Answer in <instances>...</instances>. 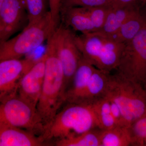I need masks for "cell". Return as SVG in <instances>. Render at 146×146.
Listing matches in <instances>:
<instances>
[{
  "mask_svg": "<svg viewBox=\"0 0 146 146\" xmlns=\"http://www.w3.org/2000/svg\"><path fill=\"white\" fill-rule=\"evenodd\" d=\"M47 41L44 78L36 106L44 128L52 121L65 103L66 91L64 72L52 34Z\"/></svg>",
  "mask_w": 146,
  "mask_h": 146,
  "instance_id": "1",
  "label": "cell"
},
{
  "mask_svg": "<svg viewBox=\"0 0 146 146\" xmlns=\"http://www.w3.org/2000/svg\"><path fill=\"white\" fill-rule=\"evenodd\" d=\"M97 128H99L98 123L93 104L67 103L45 127L40 136L48 143L76 136Z\"/></svg>",
  "mask_w": 146,
  "mask_h": 146,
  "instance_id": "2",
  "label": "cell"
},
{
  "mask_svg": "<svg viewBox=\"0 0 146 146\" xmlns=\"http://www.w3.org/2000/svg\"><path fill=\"white\" fill-rule=\"evenodd\" d=\"M75 41L82 57L97 69L109 73L117 68L125 44L98 31L75 35Z\"/></svg>",
  "mask_w": 146,
  "mask_h": 146,
  "instance_id": "3",
  "label": "cell"
},
{
  "mask_svg": "<svg viewBox=\"0 0 146 146\" xmlns=\"http://www.w3.org/2000/svg\"><path fill=\"white\" fill-rule=\"evenodd\" d=\"M106 96L117 105L128 127L146 113V92L142 84L117 72L110 74Z\"/></svg>",
  "mask_w": 146,
  "mask_h": 146,
  "instance_id": "4",
  "label": "cell"
},
{
  "mask_svg": "<svg viewBox=\"0 0 146 146\" xmlns=\"http://www.w3.org/2000/svg\"><path fill=\"white\" fill-rule=\"evenodd\" d=\"M55 29L49 11L41 20L28 24L19 34L0 44V62L22 58L42 45Z\"/></svg>",
  "mask_w": 146,
  "mask_h": 146,
  "instance_id": "5",
  "label": "cell"
},
{
  "mask_svg": "<svg viewBox=\"0 0 146 146\" xmlns=\"http://www.w3.org/2000/svg\"><path fill=\"white\" fill-rule=\"evenodd\" d=\"M0 122L26 129L38 136L44 128L36 108L18 94L0 101Z\"/></svg>",
  "mask_w": 146,
  "mask_h": 146,
  "instance_id": "6",
  "label": "cell"
},
{
  "mask_svg": "<svg viewBox=\"0 0 146 146\" xmlns=\"http://www.w3.org/2000/svg\"><path fill=\"white\" fill-rule=\"evenodd\" d=\"M126 78L142 84L146 78V26L125 44L117 69Z\"/></svg>",
  "mask_w": 146,
  "mask_h": 146,
  "instance_id": "7",
  "label": "cell"
},
{
  "mask_svg": "<svg viewBox=\"0 0 146 146\" xmlns=\"http://www.w3.org/2000/svg\"><path fill=\"white\" fill-rule=\"evenodd\" d=\"M52 35L63 68L67 91L82 56L76 44L75 34L70 28L60 23L53 31Z\"/></svg>",
  "mask_w": 146,
  "mask_h": 146,
  "instance_id": "8",
  "label": "cell"
},
{
  "mask_svg": "<svg viewBox=\"0 0 146 146\" xmlns=\"http://www.w3.org/2000/svg\"><path fill=\"white\" fill-rule=\"evenodd\" d=\"M35 59H9L0 62V101L18 94L20 80Z\"/></svg>",
  "mask_w": 146,
  "mask_h": 146,
  "instance_id": "9",
  "label": "cell"
},
{
  "mask_svg": "<svg viewBox=\"0 0 146 146\" xmlns=\"http://www.w3.org/2000/svg\"><path fill=\"white\" fill-rule=\"evenodd\" d=\"M45 60V54L35 60L21 78L18 86V96L36 109L44 78Z\"/></svg>",
  "mask_w": 146,
  "mask_h": 146,
  "instance_id": "10",
  "label": "cell"
},
{
  "mask_svg": "<svg viewBox=\"0 0 146 146\" xmlns=\"http://www.w3.org/2000/svg\"><path fill=\"white\" fill-rule=\"evenodd\" d=\"M28 23L22 0H4L0 11V44L11 38Z\"/></svg>",
  "mask_w": 146,
  "mask_h": 146,
  "instance_id": "11",
  "label": "cell"
},
{
  "mask_svg": "<svg viewBox=\"0 0 146 146\" xmlns=\"http://www.w3.org/2000/svg\"><path fill=\"white\" fill-rule=\"evenodd\" d=\"M50 144L26 129L0 122V146H43Z\"/></svg>",
  "mask_w": 146,
  "mask_h": 146,
  "instance_id": "12",
  "label": "cell"
},
{
  "mask_svg": "<svg viewBox=\"0 0 146 146\" xmlns=\"http://www.w3.org/2000/svg\"><path fill=\"white\" fill-rule=\"evenodd\" d=\"M96 68L82 56L66 91L65 103H81L86 87Z\"/></svg>",
  "mask_w": 146,
  "mask_h": 146,
  "instance_id": "13",
  "label": "cell"
},
{
  "mask_svg": "<svg viewBox=\"0 0 146 146\" xmlns=\"http://www.w3.org/2000/svg\"><path fill=\"white\" fill-rule=\"evenodd\" d=\"M63 25L82 34L95 32L86 7H72L60 10V21Z\"/></svg>",
  "mask_w": 146,
  "mask_h": 146,
  "instance_id": "14",
  "label": "cell"
},
{
  "mask_svg": "<svg viewBox=\"0 0 146 146\" xmlns=\"http://www.w3.org/2000/svg\"><path fill=\"white\" fill-rule=\"evenodd\" d=\"M110 74L96 68L86 87L81 103L93 104L106 96Z\"/></svg>",
  "mask_w": 146,
  "mask_h": 146,
  "instance_id": "15",
  "label": "cell"
},
{
  "mask_svg": "<svg viewBox=\"0 0 146 146\" xmlns=\"http://www.w3.org/2000/svg\"><path fill=\"white\" fill-rule=\"evenodd\" d=\"M138 10L139 9L134 4L111 7L103 27L98 32L107 36H111L115 34L123 24Z\"/></svg>",
  "mask_w": 146,
  "mask_h": 146,
  "instance_id": "16",
  "label": "cell"
},
{
  "mask_svg": "<svg viewBox=\"0 0 146 146\" xmlns=\"http://www.w3.org/2000/svg\"><path fill=\"white\" fill-rule=\"evenodd\" d=\"M146 26V16L139 10L128 19L115 34L108 36L117 42L126 44L133 39Z\"/></svg>",
  "mask_w": 146,
  "mask_h": 146,
  "instance_id": "17",
  "label": "cell"
},
{
  "mask_svg": "<svg viewBox=\"0 0 146 146\" xmlns=\"http://www.w3.org/2000/svg\"><path fill=\"white\" fill-rule=\"evenodd\" d=\"M132 146L129 127L116 126L107 130H102L100 146Z\"/></svg>",
  "mask_w": 146,
  "mask_h": 146,
  "instance_id": "18",
  "label": "cell"
},
{
  "mask_svg": "<svg viewBox=\"0 0 146 146\" xmlns=\"http://www.w3.org/2000/svg\"><path fill=\"white\" fill-rule=\"evenodd\" d=\"M101 129H94L76 136L55 141L56 146H100Z\"/></svg>",
  "mask_w": 146,
  "mask_h": 146,
  "instance_id": "19",
  "label": "cell"
},
{
  "mask_svg": "<svg viewBox=\"0 0 146 146\" xmlns=\"http://www.w3.org/2000/svg\"><path fill=\"white\" fill-rule=\"evenodd\" d=\"M26 10L28 23L41 20L49 11L48 0H22Z\"/></svg>",
  "mask_w": 146,
  "mask_h": 146,
  "instance_id": "20",
  "label": "cell"
},
{
  "mask_svg": "<svg viewBox=\"0 0 146 146\" xmlns=\"http://www.w3.org/2000/svg\"><path fill=\"white\" fill-rule=\"evenodd\" d=\"M132 146H146V113L129 127Z\"/></svg>",
  "mask_w": 146,
  "mask_h": 146,
  "instance_id": "21",
  "label": "cell"
},
{
  "mask_svg": "<svg viewBox=\"0 0 146 146\" xmlns=\"http://www.w3.org/2000/svg\"><path fill=\"white\" fill-rule=\"evenodd\" d=\"M111 7H112L109 6L86 7L94 26L95 32L99 31L103 27Z\"/></svg>",
  "mask_w": 146,
  "mask_h": 146,
  "instance_id": "22",
  "label": "cell"
},
{
  "mask_svg": "<svg viewBox=\"0 0 146 146\" xmlns=\"http://www.w3.org/2000/svg\"><path fill=\"white\" fill-rule=\"evenodd\" d=\"M112 0H62L61 9L72 7H89L112 6Z\"/></svg>",
  "mask_w": 146,
  "mask_h": 146,
  "instance_id": "23",
  "label": "cell"
},
{
  "mask_svg": "<svg viewBox=\"0 0 146 146\" xmlns=\"http://www.w3.org/2000/svg\"><path fill=\"white\" fill-rule=\"evenodd\" d=\"M62 0H48L49 10L56 28L60 23V9Z\"/></svg>",
  "mask_w": 146,
  "mask_h": 146,
  "instance_id": "24",
  "label": "cell"
},
{
  "mask_svg": "<svg viewBox=\"0 0 146 146\" xmlns=\"http://www.w3.org/2000/svg\"><path fill=\"white\" fill-rule=\"evenodd\" d=\"M108 98L109 99L110 102L111 114L115 119L117 125L127 127L126 125L125 121L123 117L119 108L116 103L112 100L110 99L109 98Z\"/></svg>",
  "mask_w": 146,
  "mask_h": 146,
  "instance_id": "25",
  "label": "cell"
},
{
  "mask_svg": "<svg viewBox=\"0 0 146 146\" xmlns=\"http://www.w3.org/2000/svg\"><path fill=\"white\" fill-rule=\"evenodd\" d=\"M136 0H112V7H118L134 4Z\"/></svg>",
  "mask_w": 146,
  "mask_h": 146,
  "instance_id": "26",
  "label": "cell"
},
{
  "mask_svg": "<svg viewBox=\"0 0 146 146\" xmlns=\"http://www.w3.org/2000/svg\"><path fill=\"white\" fill-rule=\"evenodd\" d=\"M142 84L143 86L144 89H145V91L146 92V78L143 81Z\"/></svg>",
  "mask_w": 146,
  "mask_h": 146,
  "instance_id": "27",
  "label": "cell"
},
{
  "mask_svg": "<svg viewBox=\"0 0 146 146\" xmlns=\"http://www.w3.org/2000/svg\"><path fill=\"white\" fill-rule=\"evenodd\" d=\"M4 1V0H0V11H1V8L2 6Z\"/></svg>",
  "mask_w": 146,
  "mask_h": 146,
  "instance_id": "28",
  "label": "cell"
},
{
  "mask_svg": "<svg viewBox=\"0 0 146 146\" xmlns=\"http://www.w3.org/2000/svg\"><path fill=\"white\" fill-rule=\"evenodd\" d=\"M142 1H143V2H144L146 3V0H142Z\"/></svg>",
  "mask_w": 146,
  "mask_h": 146,
  "instance_id": "29",
  "label": "cell"
}]
</instances>
